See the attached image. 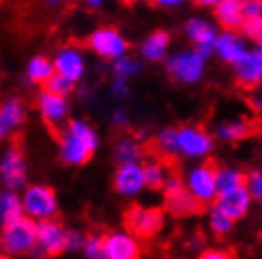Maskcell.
<instances>
[{
    "instance_id": "cell-5",
    "label": "cell",
    "mask_w": 262,
    "mask_h": 259,
    "mask_svg": "<svg viewBox=\"0 0 262 259\" xmlns=\"http://www.w3.org/2000/svg\"><path fill=\"white\" fill-rule=\"evenodd\" d=\"M21 199H23L25 216L33 218L34 221L57 218L59 201H57L55 191H53L50 186H44V184H31V186H27V188L23 189Z\"/></svg>"
},
{
    "instance_id": "cell-47",
    "label": "cell",
    "mask_w": 262,
    "mask_h": 259,
    "mask_svg": "<svg viewBox=\"0 0 262 259\" xmlns=\"http://www.w3.org/2000/svg\"><path fill=\"white\" fill-rule=\"evenodd\" d=\"M0 259H10V255H6V253H2V255H0Z\"/></svg>"
},
{
    "instance_id": "cell-6",
    "label": "cell",
    "mask_w": 262,
    "mask_h": 259,
    "mask_svg": "<svg viewBox=\"0 0 262 259\" xmlns=\"http://www.w3.org/2000/svg\"><path fill=\"white\" fill-rule=\"evenodd\" d=\"M164 206L165 212H169L175 218H190L202 210L203 204L194 197L186 182L171 174L164 186Z\"/></svg>"
},
{
    "instance_id": "cell-35",
    "label": "cell",
    "mask_w": 262,
    "mask_h": 259,
    "mask_svg": "<svg viewBox=\"0 0 262 259\" xmlns=\"http://www.w3.org/2000/svg\"><path fill=\"white\" fill-rule=\"evenodd\" d=\"M242 31L247 38L256 40L258 36H262V17H245Z\"/></svg>"
},
{
    "instance_id": "cell-43",
    "label": "cell",
    "mask_w": 262,
    "mask_h": 259,
    "mask_svg": "<svg viewBox=\"0 0 262 259\" xmlns=\"http://www.w3.org/2000/svg\"><path fill=\"white\" fill-rule=\"evenodd\" d=\"M105 2L106 0H84V4L85 6H90V8H101Z\"/></svg>"
},
{
    "instance_id": "cell-46",
    "label": "cell",
    "mask_w": 262,
    "mask_h": 259,
    "mask_svg": "<svg viewBox=\"0 0 262 259\" xmlns=\"http://www.w3.org/2000/svg\"><path fill=\"white\" fill-rule=\"evenodd\" d=\"M120 2H124V4H133V2H137V0H120Z\"/></svg>"
},
{
    "instance_id": "cell-26",
    "label": "cell",
    "mask_w": 262,
    "mask_h": 259,
    "mask_svg": "<svg viewBox=\"0 0 262 259\" xmlns=\"http://www.w3.org/2000/svg\"><path fill=\"white\" fill-rule=\"evenodd\" d=\"M114 159L116 163H141L143 159V146L139 144L137 138L122 136L118 142L114 144Z\"/></svg>"
},
{
    "instance_id": "cell-11",
    "label": "cell",
    "mask_w": 262,
    "mask_h": 259,
    "mask_svg": "<svg viewBox=\"0 0 262 259\" xmlns=\"http://www.w3.org/2000/svg\"><path fill=\"white\" fill-rule=\"evenodd\" d=\"M0 176L4 189L23 191L27 188V165L25 156L17 146H10L0 161Z\"/></svg>"
},
{
    "instance_id": "cell-17",
    "label": "cell",
    "mask_w": 262,
    "mask_h": 259,
    "mask_svg": "<svg viewBox=\"0 0 262 259\" xmlns=\"http://www.w3.org/2000/svg\"><path fill=\"white\" fill-rule=\"evenodd\" d=\"M108 259H141V244L131 231H112L105 235Z\"/></svg>"
},
{
    "instance_id": "cell-18",
    "label": "cell",
    "mask_w": 262,
    "mask_h": 259,
    "mask_svg": "<svg viewBox=\"0 0 262 259\" xmlns=\"http://www.w3.org/2000/svg\"><path fill=\"white\" fill-rule=\"evenodd\" d=\"M249 51L247 47V36L239 34L237 31H223L219 33L215 42V55L223 59L228 65H236L237 61Z\"/></svg>"
},
{
    "instance_id": "cell-15",
    "label": "cell",
    "mask_w": 262,
    "mask_h": 259,
    "mask_svg": "<svg viewBox=\"0 0 262 259\" xmlns=\"http://www.w3.org/2000/svg\"><path fill=\"white\" fill-rule=\"evenodd\" d=\"M112 186L116 189V193L124 197H135L146 188L144 180V165L141 163H124L120 165L114 172Z\"/></svg>"
},
{
    "instance_id": "cell-3",
    "label": "cell",
    "mask_w": 262,
    "mask_h": 259,
    "mask_svg": "<svg viewBox=\"0 0 262 259\" xmlns=\"http://www.w3.org/2000/svg\"><path fill=\"white\" fill-rule=\"evenodd\" d=\"M36 239H38V221L29 216L21 220L2 225V252L6 255H23V253L36 252Z\"/></svg>"
},
{
    "instance_id": "cell-30",
    "label": "cell",
    "mask_w": 262,
    "mask_h": 259,
    "mask_svg": "<svg viewBox=\"0 0 262 259\" xmlns=\"http://www.w3.org/2000/svg\"><path fill=\"white\" fill-rule=\"evenodd\" d=\"M234 221L236 220H232L226 212L216 208L215 204L209 210V229L215 237H226L234 229Z\"/></svg>"
},
{
    "instance_id": "cell-32",
    "label": "cell",
    "mask_w": 262,
    "mask_h": 259,
    "mask_svg": "<svg viewBox=\"0 0 262 259\" xmlns=\"http://www.w3.org/2000/svg\"><path fill=\"white\" fill-rule=\"evenodd\" d=\"M44 89L52 91V93H57V95H63V97H69L72 91H74V82L69 80L67 76L55 72L52 78L48 80V84L44 85Z\"/></svg>"
},
{
    "instance_id": "cell-29",
    "label": "cell",
    "mask_w": 262,
    "mask_h": 259,
    "mask_svg": "<svg viewBox=\"0 0 262 259\" xmlns=\"http://www.w3.org/2000/svg\"><path fill=\"white\" fill-rule=\"evenodd\" d=\"M216 182H219V193H224V191L245 186L247 174H243L242 170L232 169V167H223L216 172Z\"/></svg>"
},
{
    "instance_id": "cell-19",
    "label": "cell",
    "mask_w": 262,
    "mask_h": 259,
    "mask_svg": "<svg viewBox=\"0 0 262 259\" xmlns=\"http://www.w3.org/2000/svg\"><path fill=\"white\" fill-rule=\"evenodd\" d=\"M251 201H253V197H251L247 186H242V188L219 193V197L215 199L213 204H215L216 208H221L223 212H226L232 220L237 221L249 212Z\"/></svg>"
},
{
    "instance_id": "cell-9",
    "label": "cell",
    "mask_w": 262,
    "mask_h": 259,
    "mask_svg": "<svg viewBox=\"0 0 262 259\" xmlns=\"http://www.w3.org/2000/svg\"><path fill=\"white\" fill-rule=\"evenodd\" d=\"M88 47L92 49L97 57L106 61H116V59L127 55V40L124 34L114 27H99L88 36Z\"/></svg>"
},
{
    "instance_id": "cell-22",
    "label": "cell",
    "mask_w": 262,
    "mask_h": 259,
    "mask_svg": "<svg viewBox=\"0 0 262 259\" xmlns=\"http://www.w3.org/2000/svg\"><path fill=\"white\" fill-rule=\"evenodd\" d=\"M171 47V36L165 31H154L139 45V53L141 57L150 61V63H160L169 57Z\"/></svg>"
},
{
    "instance_id": "cell-13",
    "label": "cell",
    "mask_w": 262,
    "mask_h": 259,
    "mask_svg": "<svg viewBox=\"0 0 262 259\" xmlns=\"http://www.w3.org/2000/svg\"><path fill=\"white\" fill-rule=\"evenodd\" d=\"M184 34L192 42L194 49H198L203 57H209L211 53H215V42L219 38V31L205 17H192L186 21Z\"/></svg>"
},
{
    "instance_id": "cell-12",
    "label": "cell",
    "mask_w": 262,
    "mask_h": 259,
    "mask_svg": "<svg viewBox=\"0 0 262 259\" xmlns=\"http://www.w3.org/2000/svg\"><path fill=\"white\" fill-rule=\"evenodd\" d=\"M36 108H38L40 116L44 119V123L52 129H59L61 125L67 121L69 112H71V104L67 97L52 93V91H40L36 97Z\"/></svg>"
},
{
    "instance_id": "cell-31",
    "label": "cell",
    "mask_w": 262,
    "mask_h": 259,
    "mask_svg": "<svg viewBox=\"0 0 262 259\" xmlns=\"http://www.w3.org/2000/svg\"><path fill=\"white\" fill-rule=\"evenodd\" d=\"M82 253H84L85 259H108L106 257L105 235H88Z\"/></svg>"
},
{
    "instance_id": "cell-34",
    "label": "cell",
    "mask_w": 262,
    "mask_h": 259,
    "mask_svg": "<svg viewBox=\"0 0 262 259\" xmlns=\"http://www.w3.org/2000/svg\"><path fill=\"white\" fill-rule=\"evenodd\" d=\"M88 235L78 231V229H71L69 237H67V252H82L85 246Z\"/></svg>"
},
{
    "instance_id": "cell-1",
    "label": "cell",
    "mask_w": 262,
    "mask_h": 259,
    "mask_svg": "<svg viewBox=\"0 0 262 259\" xmlns=\"http://www.w3.org/2000/svg\"><path fill=\"white\" fill-rule=\"evenodd\" d=\"M215 138L198 125L167 127L158 135V148L169 157L205 159L213 151Z\"/></svg>"
},
{
    "instance_id": "cell-45",
    "label": "cell",
    "mask_w": 262,
    "mask_h": 259,
    "mask_svg": "<svg viewBox=\"0 0 262 259\" xmlns=\"http://www.w3.org/2000/svg\"><path fill=\"white\" fill-rule=\"evenodd\" d=\"M256 47H260V49H262V36H258V38H256Z\"/></svg>"
},
{
    "instance_id": "cell-16",
    "label": "cell",
    "mask_w": 262,
    "mask_h": 259,
    "mask_svg": "<svg viewBox=\"0 0 262 259\" xmlns=\"http://www.w3.org/2000/svg\"><path fill=\"white\" fill-rule=\"evenodd\" d=\"M234 66L236 82L245 89H253L262 84V49L255 47L249 49Z\"/></svg>"
},
{
    "instance_id": "cell-20",
    "label": "cell",
    "mask_w": 262,
    "mask_h": 259,
    "mask_svg": "<svg viewBox=\"0 0 262 259\" xmlns=\"http://www.w3.org/2000/svg\"><path fill=\"white\" fill-rule=\"evenodd\" d=\"M25 117L27 108L23 100L17 97H8L0 108V135H2V138L19 131L21 125L25 123Z\"/></svg>"
},
{
    "instance_id": "cell-40",
    "label": "cell",
    "mask_w": 262,
    "mask_h": 259,
    "mask_svg": "<svg viewBox=\"0 0 262 259\" xmlns=\"http://www.w3.org/2000/svg\"><path fill=\"white\" fill-rule=\"evenodd\" d=\"M198 259H232V255L226 250H203Z\"/></svg>"
},
{
    "instance_id": "cell-23",
    "label": "cell",
    "mask_w": 262,
    "mask_h": 259,
    "mask_svg": "<svg viewBox=\"0 0 262 259\" xmlns=\"http://www.w3.org/2000/svg\"><path fill=\"white\" fill-rule=\"evenodd\" d=\"M253 123L245 117H234V119H226L223 123L215 127V136L223 142H239L243 138L253 135Z\"/></svg>"
},
{
    "instance_id": "cell-4",
    "label": "cell",
    "mask_w": 262,
    "mask_h": 259,
    "mask_svg": "<svg viewBox=\"0 0 262 259\" xmlns=\"http://www.w3.org/2000/svg\"><path fill=\"white\" fill-rule=\"evenodd\" d=\"M205 61L207 57H203L198 49L192 47V49H179V51L169 53V57L164 63L171 80L184 85H192L203 78Z\"/></svg>"
},
{
    "instance_id": "cell-33",
    "label": "cell",
    "mask_w": 262,
    "mask_h": 259,
    "mask_svg": "<svg viewBox=\"0 0 262 259\" xmlns=\"http://www.w3.org/2000/svg\"><path fill=\"white\" fill-rule=\"evenodd\" d=\"M245 186L249 189L251 197H253L256 202L262 204V170H253V172H249Z\"/></svg>"
},
{
    "instance_id": "cell-24",
    "label": "cell",
    "mask_w": 262,
    "mask_h": 259,
    "mask_svg": "<svg viewBox=\"0 0 262 259\" xmlns=\"http://www.w3.org/2000/svg\"><path fill=\"white\" fill-rule=\"evenodd\" d=\"M23 216H25V208H23V199H21L19 191L4 189L0 195V221H2V225L21 220Z\"/></svg>"
},
{
    "instance_id": "cell-7",
    "label": "cell",
    "mask_w": 262,
    "mask_h": 259,
    "mask_svg": "<svg viewBox=\"0 0 262 259\" xmlns=\"http://www.w3.org/2000/svg\"><path fill=\"white\" fill-rule=\"evenodd\" d=\"M124 225L137 239H154L158 233H162L165 225L164 208L135 204L125 212Z\"/></svg>"
},
{
    "instance_id": "cell-39",
    "label": "cell",
    "mask_w": 262,
    "mask_h": 259,
    "mask_svg": "<svg viewBox=\"0 0 262 259\" xmlns=\"http://www.w3.org/2000/svg\"><path fill=\"white\" fill-rule=\"evenodd\" d=\"M245 17H262V0H245Z\"/></svg>"
},
{
    "instance_id": "cell-41",
    "label": "cell",
    "mask_w": 262,
    "mask_h": 259,
    "mask_svg": "<svg viewBox=\"0 0 262 259\" xmlns=\"http://www.w3.org/2000/svg\"><path fill=\"white\" fill-rule=\"evenodd\" d=\"M152 2L160 8H177L181 4H184L186 0H152Z\"/></svg>"
},
{
    "instance_id": "cell-8",
    "label": "cell",
    "mask_w": 262,
    "mask_h": 259,
    "mask_svg": "<svg viewBox=\"0 0 262 259\" xmlns=\"http://www.w3.org/2000/svg\"><path fill=\"white\" fill-rule=\"evenodd\" d=\"M216 172H219V167L213 165V161H203L200 165H196V167H192L188 170L186 178H184L188 189L202 204L215 202V199L219 197Z\"/></svg>"
},
{
    "instance_id": "cell-14",
    "label": "cell",
    "mask_w": 262,
    "mask_h": 259,
    "mask_svg": "<svg viewBox=\"0 0 262 259\" xmlns=\"http://www.w3.org/2000/svg\"><path fill=\"white\" fill-rule=\"evenodd\" d=\"M53 65H55V72H59L69 80H72L74 84H78L80 80L85 76L88 70V61H85L84 51L78 45H63L59 51L53 57Z\"/></svg>"
},
{
    "instance_id": "cell-25",
    "label": "cell",
    "mask_w": 262,
    "mask_h": 259,
    "mask_svg": "<svg viewBox=\"0 0 262 259\" xmlns=\"http://www.w3.org/2000/svg\"><path fill=\"white\" fill-rule=\"evenodd\" d=\"M55 74L53 59H48L46 55H34L29 59L25 66V78L29 84H48V80Z\"/></svg>"
},
{
    "instance_id": "cell-28",
    "label": "cell",
    "mask_w": 262,
    "mask_h": 259,
    "mask_svg": "<svg viewBox=\"0 0 262 259\" xmlns=\"http://www.w3.org/2000/svg\"><path fill=\"white\" fill-rule=\"evenodd\" d=\"M111 70L112 76H116V78H135L139 72L143 70V61L137 57L124 55V57L116 59V61H111Z\"/></svg>"
},
{
    "instance_id": "cell-42",
    "label": "cell",
    "mask_w": 262,
    "mask_h": 259,
    "mask_svg": "<svg viewBox=\"0 0 262 259\" xmlns=\"http://www.w3.org/2000/svg\"><path fill=\"white\" fill-rule=\"evenodd\" d=\"M196 4H200V6H205V8H215L221 0H194Z\"/></svg>"
},
{
    "instance_id": "cell-36",
    "label": "cell",
    "mask_w": 262,
    "mask_h": 259,
    "mask_svg": "<svg viewBox=\"0 0 262 259\" xmlns=\"http://www.w3.org/2000/svg\"><path fill=\"white\" fill-rule=\"evenodd\" d=\"M111 91H112V95L118 98V100H124V98H127V97H129L127 80H125V78H116V76H114V80H112V84H111Z\"/></svg>"
},
{
    "instance_id": "cell-10",
    "label": "cell",
    "mask_w": 262,
    "mask_h": 259,
    "mask_svg": "<svg viewBox=\"0 0 262 259\" xmlns=\"http://www.w3.org/2000/svg\"><path fill=\"white\" fill-rule=\"evenodd\" d=\"M67 237L69 229L57 218L38 221V239H36V252L48 257H55L67 252Z\"/></svg>"
},
{
    "instance_id": "cell-37",
    "label": "cell",
    "mask_w": 262,
    "mask_h": 259,
    "mask_svg": "<svg viewBox=\"0 0 262 259\" xmlns=\"http://www.w3.org/2000/svg\"><path fill=\"white\" fill-rule=\"evenodd\" d=\"M111 121L116 127H120V129H125L127 125H129V116H127V112L124 110V108H114L111 114Z\"/></svg>"
},
{
    "instance_id": "cell-38",
    "label": "cell",
    "mask_w": 262,
    "mask_h": 259,
    "mask_svg": "<svg viewBox=\"0 0 262 259\" xmlns=\"http://www.w3.org/2000/svg\"><path fill=\"white\" fill-rule=\"evenodd\" d=\"M247 102H249V106L255 112H262V84H258L256 87L251 89Z\"/></svg>"
},
{
    "instance_id": "cell-21",
    "label": "cell",
    "mask_w": 262,
    "mask_h": 259,
    "mask_svg": "<svg viewBox=\"0 0 262 259\" xmlns=\"http://www.w3.org/2000/svg\"><path fill=\"white\" fill-rule=\"evenodd\" d=\"M215 19L224 31H237L245 23L243 0H221L215 6Z\"/></svg>"
},
{
    "instance_id": "cell-2",
    "label": "cell",
    "mask_w": 262,
    "mask_h": 259,
    "mask_svg": "<svg viewBox=\"0 0 262 259\" xmlns=\"http://www.w3.org/2000/svg\"><path fill=\"white\" fill-rule=\"evenodd\" d=\"M99 135L92 123L84 119H72L59 135V157L65 165L82 167L97 151Z\"/></svg>"
},
{
    "instance_id": "cell-48",
    "label": "cell",
    "mask_w": 262,
    "mask_h": 259,
    "mask_svg": "<svg viewBox=\"0 0 262 259\" xmlns=\"http://www.w3.org/2000/svg\"><path fill=\"white\" fill-rule=\"evenodd\" d=\"M243 2H245V0H243Z\"/></svg>"
},
{
    "instance_id": "cell-27",
    "label": "cell",
    "mask_w": 262,
    "mask_h": 259,
    "mask_svg": "<svg viewBox=\"0 0 262 259\" xmlns=\"http://www.w3.org/2000/svg\"><path fill=\"white\" fill-rule=\"evenodd\" d=\"M169 169L162 161H148L144 165V180L146 188L150 189H164V186L169 180Z\"/></svg>"
},
{
    "instance_id": "cell-44",
    "label": "cell",
    "mask_w": 262,
    "mask_h": 259,
    "mask_svg": "<svg viewBox=\"0 0 262 259\" xmlns=\"http://www.w3.org/2000/svg\"><path fill=\"white\" fill-rule=\"evenodd\" d=\"M44 2H46V4H50V6H57L61 0H44Z\"/></svg>"
}]
</instances>
